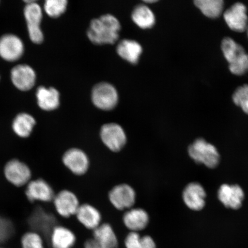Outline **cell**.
<instances>
[{"label": "cell", "instance_id": "28", "mask_svg": "<svg viewBox=\"0 0 248 248\" xmlns=\"http://www.w3.org/2000/svg\"><path fill=\"white\" fill-rule=\"evenodd\" d=\"M66 0H46L44 5L46 13L49 17L57 18L63 15L67 7Z\"/></svg>", "mask_w": 248, "mask_h": 248}, {"label": "cell", "instance_id": "10", "mask_svg": "<svg viewBox=\"0 0 248 248\" xmlns=\"http://www.w3.org/2000/svg\"><path fill=\"white\" fill-rule=\"evenodd\" d=\"M54 216L42 209H36L29 219L31 231L41 235L43 237L49 238L53 229L57 226Z\"/></svg>", "mask_w": 248, "mask_h": 248}, {"label": "cell", "instance_id": "25", "mask_svg": "<svg viewBox=\"0 0 248 248\" xmlns=\"http://www.w3.org/2000/svg\"><path fill=\"white\" fill-rule=\"evenodd\" d=\"M132 19L136 25L142 29H150L155 24L154 12L145 4L136 6L132 14Z\"/></svg>", "mask_w": 248, "mask_h": 248}, {"label": "cell", "instance_id": "4", "mask_svg": "<svg viewBox=\"0 0 248 248\" xmlns=\"http://www.w3.org/2000/svg\"><path fill=\"white\" fill-rule=\"evenodd\" d=\"M26 2L24 15L30 38L35 44H40L44 40V35L41 29L43 18L42 8L35 1H26Z\"/></svg>", "mask_w": 248, "mask_h": 248}, {"label": "cell", "instance_id": "27", "mask_svg": "<svg viewBox=\"0 0 248 248\" xmlns=\"http://www.w3.org/2000/svg\"><path fill=\"white\" fill-rule=\"evenodd\" d=\"M194 3L206 16L210 18L218 17L224 4L222 0H196Z\"/></svg>", "mask_w": 248, "mask_h": 248}, {"label": "cell", "instance_id": "12", "mask_svg": "<svg viewBox=\"0 0 248 248\" xmlns=\"http://www.w3.org/2000/svg\"><path fill=\"white\" fill-rule=\"evenodd\" d=\"M53 202L58 215L63 218L76 216L80 205L75 193L68 190H62L56 194Z\"/></svg>", "mask_w": 248, "mask_h": 248}, {"label": "cell", "instance_id": "26", "mask_svg": "<svg viewBox=\"0 0 248 248\" xmlns=\"http://www.w3.org/2000/svg\"><path fill=\"white\" fill-rule=\"evenodd\" d=\"M126 248H156L154 240L150 235H141L139 232H130L125 237Z\"/></svg>", "mask_w": 248, "mask_h": 248}, {"label": "cell", "instance_id": "16", "mask_svg": "<svg viewBox=\"0 0 248 248\" xmlns=\"http://www.w3.org/2000/svg\"><path fill=\"white\" fill-rule=\"evenodd\" d=\"M123 221L124 225L130 231L139 232L147 227L150 222V216L146 210L140 207H132L125 211Z\"/></svg>", "mask_w": 248, "mask_h": 248}, {"label": "cell", "instance_id": "6", "mask_svg": "<svg viewBox=\"0 0 248 248\" xmlns=\"http://www.w3.org/2000/svg\"><path fill=\"white\" fill-rule=\"evenodd\" d=\"M92 100L93 104L99 109L111 110L119 102V94L113 85L108 82H101L93 88Z\"/></svg>", "mask_w": 248, "mask_h": 248}, {"label": "cell", "instance_id": "35", "mask_svg": "<svg viewBox=\"0 0 248 248\" xmlns=\"http://www.w3.org/2000/svg\"><path fill=\"white\" fill-rule=\"evenodd\" d=\"M0 248H2V247H0Z\"/></svg>", "mask_w": 248, "mask_h": 248}, {"label": "cell", "instance_id": "19", "mask_svg": "<svg viewBox=\"0 0 248 248\" xmlns=\"http://www.w3.org/2000/svg\"><path fill=\"white\" fill-rule=\"evenodd\" d=\"M76 216L78 221L89 230L93 231L102 224L100 210L91 204H80Z\"/></svg>", "mask_w": 248, "mask_h": 248}, {"label": "cell", "instance_id": "18", "mask_svg": "<svg viewBox=\"0 0 248 248\" xmlns=\"http://www.w3.org/2000/svg\"><path fill=\"white\" fill-rule=\"evenodd\" d=\"M206 192L198 183H191L185 188L182 198L186 205L195 211L202 209L205 205Z\"/></svg>", "mask_w": 248, "mask_h": 248}, {"label": "cell", "instance_id": "13", "mask_svg": "<svg viewBox=\"0 0 248 248\" xmlns=\"http://www.w3.org/2000/svg\"><path fill=\"white\" fill-rule=\"evenodd\" d=\"M26 195L28 200L32 202H49L53 201L55 195L51 185L43 179L31 181L27 185Z\"/></svg>", "mask_w": 248, "mask_h": 248}, {"label": "cell", "instance_id": "2", "mask_svg": "<svg viewBox=\"0 0 248 248\" xmlns=\"http://www.w3.org/2000/svg\"><path fill=\"white\" fill-rule=\"evenodd\" d=\"M221 49L232 74L241 76L248 72V54L243 46L232 38H225L222 40Z\"/></svg>", "mask_w": 248, "mask_h": 248}, {"label": "cell", "instance_id": "9", "mask_svg": "<svg viewBox=\"0 0 248 248\" xmlns=\"http://www.w3.org/2000/svg\"><path fill=\"white\" fill-rule=\"evenodd\" d=\"M4 175L7 181L16 187H21L31 181V173L27 164L18 159H12L6 164Z\"/></svg>", "mask_w": 248, "mask_h": 248}, {"label": "cell", "instance_id": "24", "mask_svg": "<svg viewBox=\"0 0 248 248\" xmlns=\"http://www.w3.org/2000/svg\"><path fill=\"white\" fill-rule=\"evenodd\" d=\"M36 125L35 118L31 114L21 113L17 114L12 123V129L21 138H27L32 133Z\"/></svg>", "mask_w": 248, "mask_h": 248}, {"label": "cell", "instance_id": "14", "mask_svg": "<svg viewBox=\"0 0 248 248\" xmlns=\"http://www.w3.org/2000/svg\"><path fill=\"white\" fill-rule=\"evenodd\" d=\"M11 78L14 85L21 91H30L35 85V71L27 64H18L12 69Z\"/></svg>", "mask_w": 248, "mask_h": 248}, {"label": "cell", "instance_id": "29", "mask_svg": "<svg viewBox=\"0 0 248 248\" xmlns=\"http://www.w3.org/2000/svg\"><path fill=\"white\" fill-rule=\"evenodd\" d=\"M21 248H45L41 235L33 231L26 232L21 238Z\"/></svg>", "mask_w": 248, "mask_h": 248}, {"label": "cell", "instance_id": "34", "mask_svg": "<svg viewBox=\"0 0 248 248\" xmlns=\"http://www.w3.org/2000/svg\"><path fill=\"white\" fill-rule=\"evenodd\" d=\"M247 31H248V28H247Z\"/></svg>", "mask_w": 248, "mask_h": 248}, {"label": "cell", "instance_id": "3", "mask_svg": "<svg viewBox=\"0 0 248 248\" xmlns=\"http://www.w3.org/2000/svg\"><path fill=\"white\" fill-rule=\"evenodd\" d=\"M188 154L195 162L210 169L218 166L220 156L217 148L203 139H198L188 147Z\"/></svg>", "mask_w": 248, "mask_h": 248}, {"label": "cell", "instance_id": "32", "mask_svg": "<svg viewBox=\"0 0 248 248\" xmlns=\"http://www.w3.org/2000/svg\"><path fill=\"white\" fill-rule=\"evenodd\" d=\"M85 248H102L97 241L94 238H89L85 241L84 244Z\"/></svg>", "mask_w": 248, "mask_h": 248}, {"label": "cell", "instance_id": "15", "mask_svg": "<svg viewBox=\"0 0 248 248\" xmlns=\"http://www.w3.org/2000/svg\"><path fill=\"white\" fill-rule=\"evenodd\" d=\"M226 24L232 31L242 32L247 30L248 18L247 8L241 2L235 3L224 15Z\"/></svg>", "mask_w": 248, "mask_h": 248}, {"label": "cell", "instance_id": "11", "mask_svg": "<svg viewBox=\"0 0 248 248\" xmlns=\"http://www.w3.org/2000/svg\"><path fill=\"white\" fill-rule=\"evenodd\" d=\"M24 46L22 40L14 34H6L0 38V57L8 62H15L22 57Z\"/></svg>", "mask_w": 248, "mask_h": 248}, {"label": "cell", "instance_id": "7", "mask_svg": "<svg viewBox=\"0 0 248 248\" xmlns=\"http://www.w3.org/2000/svg\"><path fill=\"white\" fill-rule=\"evenodd\" d=\"M108 200L118 210H128L134 206L136 193L134 188L126 184L117 185L111 189L108 194Z\"/></svg>", "mask_w": 248, "mask_h": 248}, {"label": "cell", "instance_id": "31", "mask_svg": "<svg viewBox=\"0 0 248 248\" xmlns=\"http://www.w3.org/2000/svg\"><path fill=\"white\" fill-rule=\"evenodd\" d=\"M15 232L14 225L10 220L0 218V247L11 239Z\"/></svg>", "mask_w": 248, "mask_h": 248}, {"label": "cell", "instance_id": "20", "mask_svg": "<svg viewBox=\"0 0 248 248\" xmlns=\"http://www.w3.org/2000/svg\"><path fill=\"white\" fill-rule=\"evenodd\" d=\"M37 102L40 108L45 111H52L60 107V94L54 88L40 86L36 91Z\"/></svg>", "mask_w": 248, "mask_h": 248}, {"label": "cell", "instance_id": "17", "mask_svg": "<svg viewBox=\"0 0 248 248\" xmlns=\"http://www.w3.org/2000/svg\"><path fill=\"white\" fill-rule=\"evenodd\" d=\"M218 197L225 207L237 210L242 206L244 199V193L240 186L224 184L219 189Z\"/></svg>", "mask_w": 248, "mask_h": 248}, {"label": "cell", "instance_id": "30", "mask_svg": "<svg viewBox=\"0 0 248 248\" xmlns=\"http://www.w3.org/2000/svg\"><path fill=\"white\" fill-rule=\"evenodd\" d=\"M232 100L237 106L241 108L248 114V85L237 88L232 95Z\"/></svg>", "mask_w": 248, "mask_h": 248}, {"label": "cell", "instance_id": "21", "mask_svg": "<svg viewBox=\"0 0 248 248\" xmlns=\"http://www.w3.org/2000/svg\"><path fill=\"white\" fill-rule=\"evenodd\" d=\"M49 239L52 248H72L76 242V235L72 231L59 225L53 229Z\"/></svg>", "mask_w": 248, "mask_h": 248}, {"label": "cell", "instance_id": "22", "mask_svg": "<svg viewBox=\"0 0 248 248\" xmlns=\"http://www.w3.org/2000/svg\"><path fill=\"white\" fill-rule=\"evenodd\" d=\"M93 232V238L100 244L102 248H118L119 241L112 226L104 223Z\"/></svg>", "mask_w": 248, "mask_h": 248}, {"label": "cell", "instance_id": "23", "mask_svg": "<svg viewBox=\"0 0 248 248\" xmlns=\"http://www.w3.org/2000/svg\"><path fill=\"white\" fill-rule=\"evenodd\" d=\"M117 52L124 60L132 64H136L142 54V48L135 40L124 39L118 45Z\"/></svg>", "mask_w": 248, "mask_h": 248}, {"label": "cell", "instance_id": "5", "mask_svg": "<svg viewBox=\"0 0 248 248\" xmlns=\"http://www.w3.org/2000/svg\"><path fill=\"white\" fill-rule=\"evenodd\" d=\"M100 139L105 147L113 153H119L127 143V136L123 127L117 123L105 124L101 127Z\"/></svg>", "mask_w": 248, "mask_h": 248}, {"label": "cell", "instance_id": "1", "mask_svg": "<svg viewBox=\"0 0 248 248\" xmlns=\"http://www.w3.org/2000/svg\"><path fill=\"white\" fill-rule=\"evenodd\" d=\"M120 29L117 18L107 14L92 20L87 35L95 45H112L119 39Z\"/></svg>", "mask_w": 248, "mask_h": 248}, {"label": "cell", "instance_id": "8", "mask_svg": "<svg viewBox=\"0 0 248 248\" xmlns=\"http://www.w3.org/2000/svg\"><path fill=\"white\" fill-rule=\"evenodd\" d=\"M62 162L71 172L77 176L85 175L91 165L88 154L78 148H71L65 152Z\"/></svg>", "mask_w": 248, "mask_h": 248}, {"label": "cell", "instance_id": "33", "mask_svg": "<svg viewBox=\"0 0 248 248\" xmlns=\"http://www.w3.org/2000/svg\"><path fill=\"white\" fill-rule=\"evenodd\" d=\"M157 2V1H155V0H151V1H149V0H147V1H144V2L148 3V4H150V3H155Z\"/></svg>", "mask_w": 248, "mask_h": 248}]
</instances>
